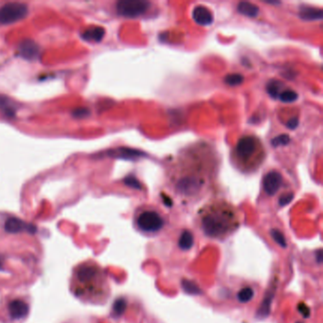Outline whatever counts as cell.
Instances as JSON below:
<instances>
[{"label": "cell", "mask_w": 323, "mask_h": 323, "mask_svg": "<svg viewBox=\"0 0 323 323\" xmlns=\"http://www.w3.org/2000/svg\"><path fill=\"white\" fill-rule=\"evenodd\" d=\"M301 17L305 20H315L323 18V11L314 8H304L301 12Z\"/></svg>", "instance_id": "16"}, {"label": "cell", "mask_w": 323, "mask_h": 323, "mask_svg": "<svg viewBox=\"0 0 323 323\" xmlns=\"http://www.w3.org/2000/svg\"><path fill=\"white\" fill-rule=\"evenodd\" d=\"M150 5L148 1L142 0H120L117 3L116 9L120 17L136 18L146 14Z\"/></svg>", "instance_id": "7"}, {"label": "cell", "mask_w": 323, "mask_h": 323, "mask_svg": "<svg viewBox=\"0 0 323 323\" xmlns=\"http://www.w3.org/2000/svg\"><path fill=\"white\" fill-rule=\"evenodd\" d=\"M298 97H299L298 93L293 90H285L281 94H279L280 100L284 102H295L298 99Z\"/></svg>", "instance_id": "18"}, {"label": "cell", "mask_w": 323, "mask_h": 323, "mask_svg": "<svg viewBox=\"0 0 323 323\" xmlns=\"http://www.w3.org/2000/svg\"><path fill=\"white\" fill-rule=\"evenodd\" d=\"M283 184V176L277 171H271L264 177V190L268 195H274Z\"/></svg>", "instance_id": "9"}, {"label": "cell", "mask_w": 323, "mask_h": 323, "mask_svg": "<svg viewBox=\"0 0 323 323\" xmlns=\"http://www.w3.org/2000/svg\"><path fill=\"white\" fill-rule=\"evenodd\" d=\"M29 8L20 2H10L0 7V24L9 25L27 17Z\"/></svg>", "instance_id": "5"}, {"label": "cell", "mask_w": 323, "mask_h": 323, "mask_svg": "<svg viewBox=\"0 0 323 323\" xmlns=\"http://www.w3.org/2000/svg\"><path fill=\"white\" fill-rule=\"evenodd\" d=\"M5 230L10 233H18L24 230L30 233H34L36 231V228L34 225L22 221L21 219L11 217L7 219L5 223Z\"/></svg>", "instance_id": "10"}, {"label": "cell", "mask_w": 323, "mask_h": 323, "mask_svg": "<svg viewBox=\"0 0 323 323\" xmlns=\"http://www.w3.org/2000/svg\"><path fill=\"white\" fill-rule=\"evenodd\" d=\"M292 199H293V194L292 193H288V194H286V195H285V196H283L281 198L280 204L282 205V206H285V205L289 203Z\"/></svg>", "instance_id": "24"}, {"label": "cell", "mask_w": 323, "mask_h": 323, "mask_svg": "<svg viewBox=\"0 0 323 323\" xmlns=\"http://www.w3.org/2000/svg\"><path fill=\"white\" fill-rule=\"evenodd\" d=\"M192 18L198 25L202 26H209L213 22L212 13L204 6H197L194 8Z\"/></svg>", "instance_id": "11"}, {"label": "cell", "mask_w": 323, "mask_h": 323, "mask_svg": "<svg viewBox=\"0 0 323 323\" xmlns=\"http://www.w3.org/2000/svg\"><path fill=\"white\" fill-rule=\"evenodd\" d=\"M77 281L88 289L94 290L99 288V285L103 284L102 271L99 267L94 265H85L77 270Z\"/></svg>", "instance_id": "6"}, {"label": "cell", "mask_w": 323, "mask_h": 323, "mask_svg": "<svg viewBox=\"0 0 323 323\" xmlns=\"http://www.w3.org/2000/svg\"><path fill=\"white\" fill-rule=\"evenodd\" d=\"M136 228L146 236H154L164 228V215L153 208L141 209L135 218Z\"/></svg>", "instance_id": "4"}, {"label": "cell", "mask_w": 323, "mask_h": 323, "mask_svg": "<svg viewBox=\"0 0 323 323\" xmlns=\"http://www.w3.org/2000/svg\"><path fill=\"white\" fill-rule=\"evenodd\" d=\"M289 136L287 135H282V136L276 137L272 140L273 146H280V145H286L289 142Z\"/></svg>", "instance_id": "22"}, {"label": "cell", "mask_w": 323, "mask_h": 323, "mask_svg": "<svg viewBox=\"0 0 323 323\" xmlns=\"http://www.w3.org/2000/svg\"><path fill=\"white\" fill-rule=\"evenodd\" d=\"M265 151L260 139L255 136H242L234 149V158L245 169L258 167L264 160Z\"/></svg>", "instance_id": "3"}, {"label": "cell", "mask_w": 323, "mask_h": 323, "mask_svg": "<svg viewBox=\"0 0 323 323\" xmlns=\"http://www.w3.org/2000/svg\"><path fill=\"white\" fill-rule=\"evenodd\" d=\"M298 125H299V119H298V118H294V119H290L289 122L287 123V126L289 127L290 129H295Z\"/></svg>", "instance_id": "25"}, {"label": "cell", "mask_w": 323, "mask_h": 323, "mask_svg": "<svg viewBox=\"0 0 323 323\" xmlns=\"http://www.w3.org/2000/svg\"><path fill=\"white\" fill-rule=\"evenodd\" d=\"M90 115V110L86 107H78L72 111V116L78 119H84Z\"/></svg>", "instance_id": "20"}, {"label": "cell", "mask_w": 323, "mask_h": 323, "mask_svg": "<svg viewBox=\"0 0 323 323\" xmlns=\"http://www.w3.org/2000/svg\"><path fill=\"white\" fill-rule=\"evenodd\" d=\"M226 84L228 85H239L244 82V77L241 74H230L225 78Z\"/></svg>", "instance_id": "19"}, {"label": "cell", "mask_w": 323, "mask_h": 323, "mask_svg": "<svg viewBox=\"0 0 323 323\" xmlns=\"http://www.w3.org/2000/svg\"><path fill=\"white\" fill-rule=\"evenodd\" d=\"M9 312L12 318L19 320L27 316L29 312V306L25 302L16 300L9 304Z\"/></svg>", "instance_id": "12"}, {"label": "cell", "mask_w": 323, "mask_h": 323, "mask_svg": "<svg viewBox=\"0 0 323 323\" xmlns=\"http://www.w3.org/2000/svg\"><path fill=\"white\" fill-rule=\"evenodd\" d=\"M105 34V30L102 27H91L82 34V38L87 42H100Z\"/></svg>", "instance_id": "13"}, {"label": "cell", "mask_w": 323, "mask_h": 323, "mask_svg": "<svg viewBox=\"0 0 323 323\" xmlns=\"http://www.w3.org/2000/svg\"><path fill=\"white\" fill-rule=\"evenodd\" d=\"M110 155L116 156V157H121V158H135L136 155H140V153L136 152L131 149L127 148H119L116 151H113L110 153Z\"/></svg>", "instance_id": "17"}, {"label": "cell", "mask_w": 323, "mask_h": 323, "mask_svg": "<svg viewBox=\"0 0 323 323\" xmlns=\"http://www.w3.org/2000/svg\"><path fill=\"white\" fill-rule=\"evenodd\" d=\"M238 12L240 14L247 16L248 17H256L259 13L260 10L259 8L249 2H240L238 4Z\"/></svg>", "instance_id": "15"}, {"label": "cell", "mask_w": 323, "mask_h": 323, "mask_svg": "<svg viewBox=\"0 0 323 323\" xmlns=\"http://www.w3.org/2000/svg\"><path fill=\"white\" fill-rule=\"evenodd\" d=\"M190 160L187 161V169L176 171L174 177V187L176 191L185 196L193 197L199 194L206 185V178L209 176V169L204 168L207 161L194 159V149L188 151Z\"/></svg>", "instance_id": "2"}, {"label": "cell", "mask_w": 323, "mask_h": 323, "mask_svg": "<svg viewBox=\"0 0 323 323\" xmlns=\"http://www.w3.org/2000/svg\"><path fill=\"white\" fill-rule=\"evenodd\" d=\"M17 55H19L20 57L26 60L34 61L39 59L40 48L33 40L24 39L18 46Z\"/></svg>", "instance_id": "8"}, {"label": "cell", "mask_w": 323, "mask_h": 323, "mask_svg": "<svg viewBox=\"0 0 323 323\" xmlns=\"http://www.w3.org/2000/svg\"><path fill=\"white\" fill-rule=\"evenodd\" d=\"M197 220L206 237L219 241L230 237L241 225L236 208L224 200L205 205L198 211Z\"/></svg>", "instance_id": "1"}, {"label": "cell", "mask_w": 323, "mask_h": 323, "mask_svg": "<svg viewBox=\"0 0 323 323\" xmlns=\"http://www.w3.org/2000/svg\"><path fill=\"white\" fill-rule=\"evenodd\" d=\"M0 110L10 118L15 117L17 112L14 103L8 97L4 95H0Z\"/></svg>", "instance_id": "14"}, {"label": "cell", "mask_w": 323, "mask_h": 323, "mask_svg": "<svg viewBox=\"0 0 323 323\" xmlns=\"http://www.w3.org/2000/svg\"><path fill=\"white\" fill-rule=\"evenodd\" d=\"M125 184L130 186V187L136 188V189H140V184L139 182L136 180L134 176H127L125 178Z\"/></svg>", "instance_id": "23"}, {"label": "cell", "mask_w": 323, "mask_h": 323, "mask_svg": "<svg viewBox=\"0 0 323 323\" xmlns=\"http://www.w3.org/2000/svg\"><path fill=\"white\" fill-rule=\"evenodd\" d=\"M279 84L276 81H271L268 85H267V92L269 93L270 96H272L273 98H277L279 95Z\"/></svg>", "instance_id": "21"}]
</instances>
